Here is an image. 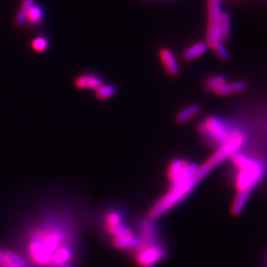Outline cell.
Returning a JSON list of instances; mask_svg holds the SVG:
<instances>
[{
    "label": "cell",
    "instance_id": "ba28073f",
    "mask_svg": "<svg viewBox=\"0 0 267 267\" xmlns=\"http://www.w3.org/2000/svg\"><path fill=\"white\" fill-rule=\"evenodd\" d=\"M139 240L140 244L138 247L150 246L159 244L160 242V236L159 231L156 226L155 220L148 218L144 219L139 224Z\"/></svg>",
    "mask_w": 267,
    "mask_h": 267
},
{
    "label": "cell",
    "instance_id": "ffe728a7",
    "mask_svg": "<svg viewBox=\"0 0 267 267\" xmlns=\"http://www.w3.org/2000/svg\"><path fill=\"white\" fill-rule=\"evenodd\" d=\"M43 17V9L38 5H33L29 10H27V21L30 23H38Z\"/></svg>",
    "mask_w": 267,
    "mask_h": 267
},
{
    "label": "cell",
    "instance_id": "52a82bcc",
    "mask_svg": "<svg viewBox=\"0 0 267 267\" xmlns=\"http://www.w3.org/2000/svg\"><path fill=\"white\" fill-rule=\"evenodd\" d=\"M134 255H135L137 263L142 267L148 265H155V263L164 257L165 248L161 243L144 247H137L134 250Z\"/></svg>",
    "mask_w": 267,
    "mask_h": 267
},
{
    "label": "cell",
    "instance_id": "8fae6325",
    "mask_svg": "<svg viewBox=\"0 0 267 267\" xmlns=\"http://www.w3.org/2000/svg\"><path fill=\"white\" fill-rule=\"evenodd\" d=\"M247 87V84L243 80H235V81H227L222 87H220L214 94L218 96H229L233 94L241 93Z\"/></svg>",
    "mask_w": 267,
    "mask_h": 267
},
{
    "label": "cell",
    "instance_id": "ac0fdd59",
    "mask_svg": "<svg viewBox=\"0 0 267 267\" xmlns=\"http://www.w3.org/2000/svg\"><path fill=\"white\" fill-rule=\"evenodd\" d=\"M227 79L223 76L217 75V76H213L210 79H208V80L206 81V88L215 93L220 87H222L226 82H227Z\"/></svg>",
    "mask_w": 267,
    "mask_h": 267
},
{
    "label": "cell",
    "instance_id": "2e32d148",
    "mask_svg": "<svg viewBox=\"0 0 267 267\" xmlns=\"http://www.w3.org/2000/svg\"><path fill=\"white\" fill-rule=\"evenodd\" d=\"M123 219V216H122V213L118 212V211H112V212H109L106 217H105V220H104V227L106 229V231H109L121 224L122 223V220Z\"/></svg>",
    "mask_w": 267,
    "mask_h": 267
},
{
    "label": "cell",
    "instance_id": "d4e9b609",
    "mask_svg": "<svg viewBox=\"0 0 267 267\" xmlns=\"http://www.w3.org/2000/svg\"><path fill=\"white\" fill-rule=\"evenodd\" d=\"M33 5H34V0H23L22 4H21V8L27 11V10H29Z\"/></svg>",
    "mask_w": 267,
    "mask_h": 267
},
{
    "label": "cell",
    "instance_id": "9c48e42d",
    "mask_svg": "<svg viewBox=\"0 0 267 267\" xmlns=\"http://www.w3.org/2000/svg\"><path fill=\"white\" fill-rule=\"evenodd\" d=\"M159 55L166 73L171 77H176L179 74V64L172 51L167 48H163L160 51Z\"/></svg>",
    "mask_w": 267,
    "mask_h": 267
},
{
    "label": "cell",
    "instance_id": "8992f818",
    "mask_svg": "<svg viewBox=\"0 0 267 267\" xmlns=\"http://www.w3.org/2000/svg\"><path fill=\"white\" fill-rule=\"evenodd\" d=\"M208 26L206 32V44L211 49H214L219 43L223 42L220 18L223 13L220 0H208Z\"/></svg>",
    "mask_w": 267,
    "mask_h": 267
},
{
    "label": "cell",
    "instance_id": "7402d4cb",
    "mask_svg": "<svg viewBox=\"0 0 267 267\" xmlns=\"http://www.w3.org/2000/svg\"><path fill=\"white\" fill-rule=\"evenodd\" d=\"M213 50L217 53V54L219 55L220 58H222V59H228L229 58V51H228L227 47L225 46L224 42L219 43Z\"/></svg>",
    "mask_w": 267,
    "mask_h": 267
},
{
    "label": "cell",
    "instance_id": "44dd1931",
    "mask_svg": "<svg viewBox=\"0 0 267 267\" xmlns=\"http://www.w3.org/2000/svg\"><path fill=\"white\" fill-rule=\"evenodd\" d=\"M31 46L34 51L38 53H43L48 49L49 42L45 37H37L32 41Z\"/></svg>",
    "mask_w": 267,
    "mask_h": 267
},
{
    "label": "cell",
    "instance_id": "d6986e66",
    "mask_svg": "<svg viewBox=\"0 0 267 267\" xmlns=\"http://www.w3.org/2000/svg\"><path fill=\"white\" fill-rule=\"evenodd\" d=\"M96 98L99 100H107L115 95L116 87L111 84H102L97 90H95Z\"/></svg>",
    "mask_w": 267,
    "mask_h": 267
},
{
    "label": "cell",
    "instance_id": "30bf717a",
    "mask_svg": "<svg viewBox=\"0 0 267 267\" xmlns=\"http://www.w3.org/2000/svg\"><path fill=\"white\" fill-rule=\"evenodd\" d=\"M140 244V240L135 235L128 237H117L112 239V245L121 250H135Z\"/></svg>",
    "mask_w": 267,
    "mask_h": 267
},
{
    "label": "cell",
    "instance_id": "277c9868",
    "mask_svg": "<svg viewBox=\"0 0 267 267\" xmlns=\"http://www.w3.org/2000/svg\"><path fill=\"white\" fill-rule=\"evenodd\" d=\"M200 181L197 179L196 175L186 182L185 184L176 187L171 188L168 193H166L161 199L154 205V207L149 212V218L156 220L157 218L162 216L164 213H166L169 209L174 207L177 203H179L182 200L195 188V186Z\"/></svg>",
    "mask_w": 267,
    "mask_h": 267
},
{
    "label": "cell",
    "instance_id": "e0dca14e",
    "mask_svg": "<svg viewBox=\"0 0 267 267\" xmlns=\"http://www.w3.org/2000/svg\"><path fill=\"white\" fill-rule=\"evenodd\" d=\"M220 29H221L222 40H223V42H225L226 40H228V38L231 35L232 22H231L230 15L224 11H223L221 18H220Z\"/></svg>",
    "mask_w": 267,
    "mask_h": 267
},
{
    "label": "cell",
    "instance_id": "5b68a950",
    "mask_svg": "<svg viewBox=\"0 0 267 267\" xmlns=\"http://www.w3.org/2000/svg\"><path fill=\"white\" fill-rule=\"evenodd\" d=\"M199 132L205 138L220 146L229 137L231 129L221 118L216 116H208L199 125Z\"/></svg>",
    "mask_w": 267,
    "mask_h": 267
},
{
    "label": "cell",
    "instance_id": "5bb4252c",
    "mask_svg": "<svg viewBox=\"0 0 267 267\" xmlns=\"http://www.w3.org/2000/svg\"><path fill=\"white\" fill-rule=\"evenodd\" d=\"M187 164H188V161L181 159H175L170 162L168 170H167V175L171 183L174 182L181 175V173L183 172Z\"/></svg>",
    "mask_w": 267,
    "mask_h": 267
},
{
    "label": "cell",
    "instance_id": "6da1fadb",
    "mask_svg": "<svg viewBox=\"0 0 267 267\" xmlns=\"http://www.w3.org/2000/svg\"><path fill=\"white\" fill-rule=\"evenodd\" d=\"M230 160L238 169L235 181L238 194L232 208L233 214L237 215L241 212L251 191L264 176L266 163L260 159L249 157L240 152L234 154Z\"/></svg>",
    "mask_w": 267,
    "mask_h": 267
},
{
    "label": "cell",
    "instance_id": "484cf974",
    "mask_svg": "<svg viewBox=\"0 0 267 267\" xmlns=\"http://www.w3.org/2000/svg\"><path fill=\"white\" fill-rule=\"evenodd\" d=\"M144 267H155V265H148V266H144Z\"/></svg>",
    "mask_w": 267,
    "mask_h": 267
},
{
    "label": "cell",
    "instance_id": "4fadbf2b",
    "mask_svg": "<svg viewBox=\"0 0 267 267\" xmlns=\"http://www.w3.org/2000/svg\"><path fill=\"white\" fill-rule=\"evenodd\" d=\"M208 46L204 42H197L188 47L183 53V58L187 61L202 56L207 52Z\"/></svg>",
    "mask_w": 267,
    "mask_h": 267
},
{
    "label": "cell",
    "instance_id": "3957f363",
    "mask_svg": "<svg viewBox=\"0 0 267 267\" xmlns=\"http://www.w3.org/2000/svg\"><path fill=\"white\" fill-rule=\"evenodd\" d=\"M245 134L239 128L231 129L230 135L227 140L219 146V148L212 154V156L201 165L196 172L198 179L201 181L206 177L214 167L222 163L227 159H230L234 154L240 152V149L245 144Z\"/></svg>",
    "mask_w": 267,
    "mask_h": 267
},
{
    "label": "cell",
    "instance_id": "9a60e30c",
    "mask_svg": "<svg viewBox=\"0 0 267 267\" xmlns=\"http://www.w3.org/2000/svg\"><path fill=\"white\" fill-rule=\"evenodd\" d=\"M200 110H201V108H200L198 104H191L178 112V114L176 115V122L179 124H183L197 116Z\"/></svg>",
    "mask_w": 267,
    "mask_h": 267
},
{
    "label": "cell",
    "instance_id": "4316f807",
    "mask_svg": "<svg viewBox=\"0 0 267 267\" xmlns=\"http://www.w3.org/2000/svg\"><path fill=\"white\" fill-rule=\"evenodd\" d=\"M1 253H2V250H1V249H0V255H1Z\"/></svg>",
    "mask_w": 267,
    "mask_h": 267
},
{
    "label": "cell",
    "instance_id": "7c38bea8",
    "mask_svg": "<svg viewBox=\"0 0 267 267\" xmlns=\"http://www.w3.org/2000/svg\"><path fill=\"white\" fill-rule=\"evenodd\" d=\"M75 84L80 89H93V90H97L103 84V81L98 77H96V76H93V75H83V76L79 77L76 80Z\"/></svg>",
    "mask_w": 267,
    "mask_h": 267
},
{
    "label": "cell",
    "instance_id": "603a6c76",
    "mask_svg": "<svg viewBox=\"0 0 267 267\" xmlns=\"http://www.w3.org/2000/svg\"><path fill=\"white\" fill-rule=\"evenodd\" d=\"M26 21H27V11L21 8L19 10V12L17 13V15H16L15 24H16V26L21 27V26H23L25 24Z\"/></svg>",
    "mask_w": 267,
    "mask_h": 267
},
{
    "label": "cell",
    "instance_id": "cb8c5ba5",
    "mask_svg": "<svg viewBox=\"0 0 267 267\" xmlns=\"http://www.w3.org/2000/svg\"><path fill=\"white\" fill-rule=\"evenodd\" d=\"M0 267H18L14 264H12L7 258L6 256L4 255L3 251L1 253V255H0Z\"/></svg>",
    "mask_w": 267,
    "mask_h": 267
},
{
    "label": "cell",
    "instance_id": "7a4b0ae2",
    "mask_svg": "<svg viewBox=\"0 0 267 267\" xmlns=\"http://www.w3.org/2000/svg\"><path fill=\"white\" fill-rule=\"evenodd\" d=\"M69 234L65 228L58 225L45 224L37 229L29 240L27 254L29 259L38 266L48 267L53 254L63 246L68 245Z\"/></svg>",
    "mask_w": 267,
    "mask_h": 267
}]
</instances>
